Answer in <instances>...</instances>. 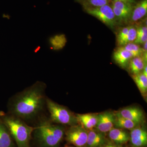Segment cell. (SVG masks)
<instances>
[{"mask_svg":"<svg viewBox=\"0 0 147 147\" xmlns=\"http://www.w3.org/2000/svg\"><path fill=\"white\" fill-rule=\"evenodd\" d=\"M46 85L37 82L11 98L9 114L27 122L39 116L46 106Z\"/></svg>","mask_w":147,"mask_h":147,"instance_id":"1","label":"cell"},{"mask_svg":"<svg viewBox=\"0 0 147 147\" xmlns=\"http://www.w3.org/2000/svg\"><path fill=\"white\" fill-rule=\"evenodd\" d=\"M34 127L31 143L35 147H60L65 135L66 129L63 125L42 117Z\"/></svg>","mask_w":147,"mask_h":147,"instance_id":"2","label":"cell"},{"mask_svg":"<svg viewBox=\"0 0 147 147\" xmlns=\"http://www.w3.org/2000/svg\"><path fill=\"white\" fill-rule=\"evenodd\" d=\"M1 119L9 130L17 147H31L34 127L26 122L10 114H2Z\"/></svg>","mask_w":147,"mask_h":147,"instance_id":"3","label":"cell"},{"mask_svg":"<svg viewBox=\"0 0 147 147\" xmlns=\"http://www.w3.org/2000/svg\"><path fill=\"white\" fill-rule=\"evenodd\" d=\"M46 107L50 113V119L53 122L69 126L76 125L79 123L76 115H74L68 108L47 97L46 99Z\"/></svg>","mask_w":147,"mask_h":147,"instance_id":"4","label":"cell"},{"mask_svg":"<svg viewBox=\"0 0 147 147\" xmlns=\"http://www.w3.org/2000/svg\"><path fill=\"white\" fill-rule=\"evenodd\" d=\"M86 12L94 16L111 28H114L117 23L115 13L110 4L100 7H85Z\"/></svg>","mask_w":147,"mask_h":147,"instance_id":"5","label":"cell"},{"mask_svg":"<svg viewBox=\"0 0 147 147\" xmlns=\"http://www.w3.org/2000/svg\"><path fill=\"white\" fill-rule=\"evenodd\" d=\"M88 136V130L77 124L66 129L65 138L67 143L76 147H86Z\"/></svg>","mask_w":147,"mask_h":147,"instance_id":"6","label":"cell"},{"mask_svg":"<svg viewBox=\"0 0 147 147\" xmlns=\"http://www.w3.org/2000/svg\"><path fill=\"white\" fill-rule=\"evenodd\" d=\"M115 115L106 111L98 115V121L94 129L103 133L109 132L114 127Z\"/></svg>","mask_w":147,"mask_h":147,"instance_id":"7","label":"cell"},{"mask_svg":"<svg viewBox=\"0 0 147 147\" xmlns=\"http://www.w3.org/2000/svg\"><path fill=\"white\" fill-rule=\"evenodd\" d=\"M132 147H146L147 145V131L140 126L130 130L129 140Z\"/></svg>","mask_w":147,"mask_h":147,"instance_id":"8","label":"cell"},{"mask_svg":"<svg viewBox=\"0 0 147 147\" xmlns=\"http://www.w3.org/2000/svg\"><path fill=\"white\" fill-rule=\"evenodd\" d=\"M115 114L133 121L139 125L142 124L144 119V115L142 110L136 107L123 108Z\"/></svg>","mask_w":147,"mask_h":147,"instance_id":"9","label":"cell"},{"mask_svg":"<svg viewBox=\"0 0 147 147\" xmlns=\"http://www.w3.org/2000/svg\"><path fill=\"white\" fill-rule=\"evenodd\" d=\"M108 142L105 133L94 129L88 131L86 147H101Z\"/></svg>","mask_w":147,"mask_h":147,"instance_id":"10","label":"cell"},{"mask_svg":"<svg viewBox=\"0 0 147 147\" xmlns=\"http://www.w3.org/2000/svg\"><path fill=\"white\" fill-rule=\"evenodd\" d=\"M133 57L132 54L123 47H119L113 54L115 62L122 68H127L129 61Z\"/></svg>","mask_w":147,"mask_h":147,"instance_id":"11","label":"cell"},{"mask_svg":"<svg viewBox=\"0 0 147 147\" xmlns=\"http://www.w3.org/2000/svg\"><path fill=\"white\" fill-rule=\"evenodd\" d=\"M108 137L113 143L121 145L129 141V134L124 129L114 127L108 132Z\"/></svg>","mask_w":147,"mask_h":147,"instance_id":"12","label":"cell"},{"mask_svg":"<svg viewBox=\"0 0 147 147\" xmlns=\"http://www.w3.org/2000/svg\"><path fill=\"white\" fill-rule=\"evenodd\" d=\"M147 0H141L133 7L129 21L131 22H137L146 15Z\"/></svg>","mask_w":147,"mask_h":147,"instance_id":"13","label":"cell"},{"mask_svg":"<svg viewBox=\"0 0 147 147\" xmlns=\"http://www.w3.org/2000/svg\"><path fill=\"white\" fill-rule=\"evenodd\" d=\"M79 123L87 130H92L96 126L98 115L93 114H77L76 115Z\"/></svg>","mask_w":147,"mask_h":147,"instance_id":"14","label":"cell"},{"mask_svg":"<svg viewBox=\"0 0 147 147\" xmlns=\"http://www.w3.org/2000/svg\"><path fill=\"white\" fill-rule=\"evenodd\" d=\"M0 147H17L9 130L1 118Z\"/></svg>","mask_w":147,"mask_h":147,"instance_id":"15","label":"cell"},{"mask_svg":"<svg viewBox=\"0 0 147 147\" xmlns=\"http://www.w3.org/2000/svg\"><path fill=\"white\" fill-rule=\"evenodd\" d=\"M146 64L147 61L143 57H134L129 61L127 68L132 75L137 74L143 72Z\"/></svg>","mask_w":147,"mask_h":147,"instance_id":"16","label":"cell"},{"mask_svg":"<svg viewBox=\"0 0 147 147\" xmlns=\"http://www.w3.org/2000/svg\"><path fill=\"white\" fill-rule=\"evenodd\" d=\"M115 115L114 127L131 130L135 127L140 125L133 121L123 117L115 114Z\"/></svg>","mask_w":147,"mask_h":147,"instance_id":"17","label":"cell"},{"mask_svg":"<svg viewBox=\"0 0 147 147\" xmlns=\"http://www.w3.org/2000/svg\"><path fill=\"white\" fill-rule=\"evenodd\" d=\"M50 47L54 50H61L65 46L67 40L65 35L57 34L51 37L49 40Z\"/></svg>","mask_w":147,"mask_h":147,"instance_id":"18","label":"cell"},{"mask_svg":"<svg viewBox=\"0 0 147 147\" xmlns=\"http://www.w3.org/2000/svg\"><path fill=\"white\" fill-rule=\"evenodd\" d=\"M132 78L143 96L146 97L147 92V76L143 72L132 75Z\"/></svg>","mask_w":147,"mask_h":147,"instance_id":"19","label":"cell"},{"mask_svg":"<svg viewBox=\"0 0 147 147\" xmlns=\"http://www.w3.org/2000/svg\"><path fill=\"white\" fill-rule=\"evenodd\" d=\"M137 37L134 43L135 44H144L147 40V28L146 25L141 26L136 28Z\"/></svg>","mask_w":147,"mask_h":147,"instance_id":"20","label":"cell"},{"mask_svg":"<svg viewBox=\"0 0 147 147\" xmlns=\"http://www.w3.org/2000/svg\"><path fill=\"white\" fill-rule=\"evenodd\" d=\"M122 47H123L125 50L130 52L133 57H143L144 55L143 48L140 47L138 44L131 42Z\"/></svg>","mask_w":147,"mask_h":147,"instance_id":"21","label":"cell"},{"mask_svg":"<svg viewBox=\"0 0 147 147\" xmlns=\"http://www.w3.org/2000/svg\"><path fill=\"white\" fill-rule=\"evenodd\" d=\"M111 0H84L82 2V4L85 7H100L110 4Z\"/></svg>","mask_w":147,"mask_h":147,"instance_id":"22","label":"cell"},{"mask_svg":"<svg viewBox=\"0 0 147 147\" xmlns=\"http://www.w3.org/2000/svg\"><path fill=\"white\" fill-rule=\"evenodd\" d=\"M137 37V29L136 26H129L128 32L127 34L126 37L123 40L122 42V46H124L125 45L134 42Z\"/></svg>","mask_w":147,"mask_h":147,"instance_id":"23","label":"cell"},{"mask_svg":"<svg viewBox=\"0 0 147 147\" xmlns=\"http://www.w3.org/2000/svg\"><path fill=\"white\" fill-rule=\"evenodd\" d=\"M117 21L123 22L129 21L131 12L121 10L111 5Z\"/></svg>","mask_w":147,"mask_h":147,"instance_id":"24","label":"cell"},{"mask_svg":"<svg viewBox=\"0 0 147 147\" xmlns=\"http://www.w3.org/2000/svg\"><path fill=\"white\" fill-rule=\"evenodd\" d=\"M129 26L124 27L120 30L117 37V45L119 47L121 45L122 42L125 38L127 32H128Z\"/></svg>","mask_w":147,"mask_h":147,"instance_id":"25","label":"cell"},{"mask_svg":"<svg viewBox=\"0 0 147 147\" xmlns=\"http://www.w3.org/2000/svg\"><path fill=\"white\" fill-rule=\"evenodd\" d=\"M101 147H123V146L121 145L116 144L113 142H108Z\"/></svg>","mask_w":147,"mask_h":147,"instance_id":"26","label":"cell"},{"mask_svg":"<svg viewBox=\"0 0 147 147\" xmlns=\"http://www.w3.org/2000/svg\"><path fill=\"white\" fill-rule=\"evenodd\" d=\"M111 1H114L123 2L129 3L133 5H135L137 3L135 0H111Z\"/></svg>","mask_w":147,"mask_h":147,"instance_id":"27","label":"cell"},{"mask_svg":"<svg viewBox=\"0 0 147 147\" xmlns=\"http://www.w3.org/2000/svg\"><path fill=\"white\" fill-rule=\"evenodd\" d=\"M143 73L144 74V75H145L146 76H147V64L145 65L144 67V69H143Z\"/></svg>","mask_w":147,"mask_h":147,"instance_id":"28","label":"cell"},{"mask_svg":"<svg viewBox=\"0 0 147 147\" xmlns=\"http://www.w3.org/2000/svg\"><path fill=\"white\" fill-rule=\"evenodd\" d=\"M84 0H75L76 2H79L81 3Z\"/></svg>","mask_w":147,"mask_h":147,"instance_id":"29","label":"cell"},{"mask_svg":"<svg viewBox=\"0 0 147 147\" xmlns=\"http://www.w3.org/2000/svg\"><path fill=\"white\" fill-rule=\"evenodd\" d=\"M73 147L68 146V147Z\"/></svg>","mask_w":147,"mask_h":147,"instance_id":"30","label":"cell"}]
</instances>
